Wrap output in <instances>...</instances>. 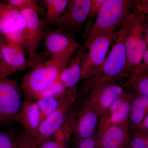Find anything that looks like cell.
<instances>
[{
    "instance_id": "6da1fadb",
    "label": "cell",
    "mask_w": 148,
    "mask_h": 148,
    "mask_svg": "<svg viewBox=\"0 0 148 148\" xmlns=\"http://www.w3.org/2000/svg\"><path fill=\"white\" fill-rule=\"evenodd\" d=\"M136 11L130 12L118 31L115 44L109 55L106 57L100 71L91 78L87 79L82 88L85 93H88L92 88L105 83L117 84V82L126 73L127 58L125 42L127 32Z\"/></svg>"
},
{
    "instance_id": "7a4b0ae2",
    "label": "cell",
    "mask_w": 148,
    "mask_h": 148,
    "mask_svg": "<svg viewBox=\"0 0 148 148\" xmlns=\"http://www.w3.org/2000/svg\"><path fill=\"white\" fill-rule=\"evenodd\" d=\"M68 61L57 59L41 61L32 68L22 79L21 88L25 101H36L43 92L59 79Z\"/></svg>"
},
{
    "instance_id": "3957f363",
    "label": "cell",
    "mask_w": 148,
    "mask_h": 148,
    "mask_svg": "<svg viewBox=\"0 0 148 148\" xmlns=\"http://www.w3.org/2000/svg\"><path fill=\"white\" fill-rule=\"evenodd\" d=\"M132 7L133 1L106 0L83 44L82 52L87 49L97 37L114 32L116 28L121 27L131 12Z\"/></svg>"
},
{
    "instance_id": "277c9868",
    "label": "cell",
    "mask_w": 148,
    "mask_h": 148,
    "mask_svg": "<svg viewBox=\"0 0 148 148\" xmlns=\"http://www.w3.org/2000/svg\"><path fill=\"white\" fill-rule=\"evenodd\" d=\"M78 95L76 86L66 90L58 98L57 107L41 123L36 144L38 147L50 140L66 121L73 108Z\"/></svg>"
},
{
    "instance_id": "5b68a950",
    "label": "cell",
    "mask_w": 148,
    "mask_h": 148,
    "mask_svg": "<svg viewBox=\"0 0 148 148\" xmlns=\"http://www.w3.org/2000/svg\"><path fill=\"white\" fill-rule=\"evenodd\" d=\"M136 11L125 42L126 73H130V75L141 64L148 48L145 36L147 15Z\"/></svg>"
},
{
    "instance_id": "8992f818",
    "label": "cell",
    "mask_w": 148,
    "mask_h": 148,
    "mask_svg": "<svg viewBox=\"0 0 148 148\" xmlns=\"http://www.w3.org/2000/svg\"><path fill=\"white\" fill-rule=\"evenodd\" d=\"M21 88L13 79H0V125L17 122L24 102Z\"/></svg>"
},
{
    "instance_id": "52a82bcc",
    "label": "cell",
    "mask_w": 148,
    "mask_h": 148,
    "mask_svg": "<svg viewBox=\"0 0 148 148\" xmlns=\"http://www.w3.org/2000/svg\"><path fill=\"white\" fill-rule=\"evenodd\" d=\"M118 32L101 35L90 43L87 53H84L82 65V78L88 79L95 75L102 68L109 47L115 40Z\"/></svg>"
},
{
    "instance_id": "ba28073f",
    "label": "cell",
    "mask_w": 148,
    "mask_h": 148,
    "mask_svg": "<svg viewBox=\"0 0 148 148\" xmlns=\"http://www.w3.org/2000/svg\"><path fill=\"white\" fill-rule=\"evenodd\" d=\"M26 26L20 10L8 2H0V35L6 41L24 47Z\"/></svg>"
},
{
    "instance_id": "9c48e42d",
    "label": "cell",
    "mask_w": 148,
    "mask_h": 148,
    "mask_svg": "<svg viewBox=\"0 0 148 148\" xmlns=\"http://www.w3.org/2000/svg\"><path fill=\"white\" fill-rule=\"evenodd\" d=\"M45 56L49 59L68 61L78 47L71 36L59 28L45 30L44 36Z\"/></svg>"
},
{
    "instance_id": "30bf717a",
    "label": "cell",
    "mask_w": 148,
    "mask_h": 148,
    "mask_svg": "<svg viewBox=\"0 0 148 148\" xmlns=\"http://www.w3.org/2000/svg\"><path fill=\"white\" fill-rule=\"evenodd\" d=\"M26 21L25 46L30 61H33L40 43L44 38L46 21L38 16V10L25 8L20 11Z\"/></svg>"
},
{
    "instance_id": "8fae6325",
    "label": "cell",
    "mask_w": 148,
    "mask_h": 148,
    "mask_svg": "<svg viewBox=\"0 0 148 148\" xmlns=\"http://www.w3.org/2000/svg\"><path fill=\"white\" fill-rule=\"evenodd\" d=\"M124 92L122 86L116 84H103L92 88L85 101L100 117Z\"/></svg>"
},
{
    "instance_id": "7c38bea8",
    "label": "cell",
    "mask_w": 148,
    "mask_h": 148,
    "mask_svg": "<svg viewBox=\"0 0 148 148\" xmlns=\"http://www.w3.org/2000/svg\"><path fill=\"white\" fill-rule=\"evenodd\" d=\"M133 94L125 92L100 116L98 123V138L113 125L128 119Z\"/></svg>"
},
{
    "instance_id": "4fadbf2b",
    "label": "cell",
    "mask_w": 148,
    "mask_h": 148,
    "mask_svg": "<svg viewBox=\"0 0 148 148\" xmlns=\"http://www.w3.org/2000/svg\"><path fill=\"white\" fill-rule=\"evenodd\" d=\"M100 117L84 101L77 111L74 122L73 134L76 141L93 135L98 129Z\"/></svg>"
},
{
    "instance_id": "5bb4252c",
    "label": "cell",
    "mask_w": 148,
    "mask_h": 148,
    "mask_svg": "<svg viewBox=\"0 0 148 148\" xmlns=\"http://www.w3.org/2000/svg\"><path fill=\"white\" fill-rule=\"evenodd\" d=\"M91 0H71L56 25L63 29H75L82 26L90 10Z\"/></svg>"
},
{
    "instance_id": "9a60e30c",
    "label": "cell",
    "mask_w": 148,
    "mask_h": 148,
    "mask_svg": "<svg viewBox=\"0 0 148 148\" xmlns=\"http://www.w3.org/2000/svg\"><path fill=\"white\" fill-rule=\"evenodd\" d=\"M128 119L106 130L98 139V148H131Z\"/></svg>"
},
{
    "instance_id": "2e32d148",
    "label": "cell",
    "mask_w": 148,
    "mask_h": 148,
    "mask_svg": "<svg viewBox=\"0 0 148 148\" xmlns=\"http://www.w3.org/2000/svg\"><path fill=\"white\" fill-rule=\"evenodd\" d=\"M17 122L21 124L24 131L36 143L41 123L40 110L36 101H24Z\"/></svg>"
},
{
    "instance_id": "e0dca14e",
    "label": "cell",
    "mask_w": 148,
    "mask_h": 148,
    "mask_svg": "<svg viewBox=\"0 0 148 148\" xmlns=\"http://www.w3.org/2000/svg\"><path fill=\"white\" fill-rule=\"evenodd\" d=\"M84 53L80 52L71 57L66 63L60 77V80L67 90L76 87L82 78V65Z\"/></svg>"
},
{
    "instance_id": "ac0fdd59",
    "label": "cell",
    "mask_w": 148,
    "mask_h": 148,
    "mask_svg": "<svg viewBox=\"0 0 148 148\" xmlns=\"http://www.w3.org/2000/svg\"><path fill=\"white\" fill-rule=\"evenodd\" d=\"M148 114V97L135 92L133 94L128 123L130 132L136 129Z\"/></svg>"
},
{
    "instance_id": "d6986e66",
    "label": "cell",
    "mask_w": 148,
    "mask_h": 148,
    "mask_svg": "<svg viewBox=\"0 0 148 148\" xmlns=\"http://www.w3.org/2000/svg\"><path fill=\"white\" fill-rule=\"evenodd\" d=\"M68 0H44L43 1L46 12V22L50 25L57 24L66 10Z\"/></svg>"
},
{
    "instance_id": "ffe728a7",
    "label": "cell",
    "mask_w": 148,
    "mask_h": 148,
    "mask_svg": "<svg viewBox=\"0 0 148 148\" xmlns=\"http://www.w3.org/2000/svg\"><path fill=\"white\" fill-rule=\"evenodd\" d=\"M36 102L39 109L41 121L46 118L56 109L58 103V98L53 96H47L39 98Z\"/></svg>"
},
{
    "instance_id": "44dd1931",
    "label": "cell",
    "mask_w": 148,
    "mask_h": 148,
    "mask_svg": "<svg viewBox=\"0 0 148 148\" xmlns=\"http://www.w3.org/2000/svg\"><path fill=\"white\" fill-rule=\"evenodd\" d=\"M123 86L132 89L136 93L148 97V73L140 76L131 82L127 83Z\"/></svg>"
},
{
    "instance_id": "7402d4cb",
    "label": "cell",
    "mask_w": 148,
    "mask_h": 148,
    "mask_svg": "<svg viewBox=\"0 0 148 148\" xmlns=\"http://www.w3.org/2000/svg\"><path fill=\"white\" fill-rule=\"evenodd\" d=\"M0 148H18L16 136L11 132L0 130Z\"/></svg>"
},
{
    "instance_id": "603a6c76",
    "label": "cell",
    "mask_w": 148,
    "mask_h": 148,
    "mask_svg": "<svg viewBox=\"0 0 148 148\" xmlns=\"http://www.w3.org/2000/svg\"><path fill=\"white\" fill-rule=\"evenodd\" d=\"M66 90L67 89L61 82L59 78V79L52 86L43 92L40 98L47 96H53L58 98L63 95Z\"/></svg>"
},
{
    "instance_id": "cb8c5ba5",
    "label": "cell",
    "mask_w": 148,
    "mask_h": 148,
    "mask_svg": "<svg viewBox=\"0 0 148 148\" xmlns=\"http://www.w3.org/2000/svg\"><path fill=\"white\" fill-rule=\"evenodd\" d=\"M147 73H148V47L144 54L141 64L130 75L129 81L127 83L131 82L138 77Z\"/></svg>"
},
{
    "instance_id": "d4e9b609",
    "label": "cell",
    "mask_w": 148,
    "mask_h": 148,
    "mask_svg": "<svg viewBox=\"0 0 148 148\" xmlns=\"http://www.w3.org/2000/svg\"><path fill=\"white\" fill-rule=\"evenodd\" d=\"M8 2L20 11L25 8H39L38 1L37 0H9Z\"/></svg>"
},
{
    "instance_id": "484cf974",
    "label": "cell",
    "mask_w": 148,
    "mask_h": 148,
    "mask_svg": "<svg viewBox=\"0 0 148 148\" xmlns=\"http://www.w3.org/2000/svg\"><path fill=\"white\" fill-rule=\"evenodd\" d=\"M130 145L131 148H147L145 134L138 131H131Z\"/></svg>"
},
{
    "instance_id": "4316f807",
    "label": "cell",
    "mask_w": 148,
    "mask_h": 148,
    "mask_svg": "<svg viewBox=\"0 0 148 148\" xmlns=\"http://www.w3.org/2000/svg\"><path fill=\"white\" fill-rule=\"evenodd\" d=\"M98 131H97L91 136L76 141L75 148H98Z\"/></svg>"
},
{
    "instance_id": "83f0119b",
    "label": "cell",
    "mask_w": 148,
    "mask_h": 148,
    "mask_svg": "<svg viewBox=\"0 0 148 148\" xmlns=\"http://www.w3.org/2000/svg\"><path fill=\"white\" fill-rule=\"evenodd\" d=\"M18 148H39L31 137L24 131L16 136Z\"/></svg>"
},
{
    "instance_id": "f1b7e54d",
    "label": "cell",
    "mask_w": 148,
    "mask_h": 148,
    "mask_svg": "<svg viewBox=\"0 0 148 148\" xmlns=\"http://www.w3.org/2000/svg\"><path fill=\"white\" fill-rule=\"evenodd\" d=\"M106 1V0H91L90 10L88 15L89 21L91 22L95 16H97Z\"/></svg>"
},
{
    "instance_id": "f546056e",
    "label": "cell",
    "mask_w": 148,
    "mask_h": 148,
    "mask_svg": "<svg viewBox=\"0 0 148 148\" xmlns=\"http://www.w3.org/2000/svg\"><path fill=\"white\" fill-rule=\"evenodd\" d=\"M133 7L139 12L148 16V0L133 1Z\"/></svg>"
},
{
    "instance_id": "4dcf8cb0",
    "label": "cell",
    "mask_w": 148,
    "mask_h": 148,
    "mask_svg": "<svg viewBox=\"0 0 148 148\" xmlns=\"http://www.w3.org/2000/svg\"><path fill=\"white\" fill-rule=\"evenodd\" d=\"M11 75L12 74L4 60L0 48V79L7 78Z\"/></svg>"
},
{
    "instance_id": "1f68e13d",
    "label": "cell",
    "mask_w": 148,
    "mask_h": 148,
    "mask_svg": "<svg viewBox=\"0 0 148 148\" xmlns=\"http://www.w3.org/2000/svg\"><path fill=\"white\" fill-rule=\"evenodd\" d=\"M133 131H139L143 133L148 134V114L140 125Z\"/></svg>"
},
{
    "instance_id": "d6a6232c",
    "label": "cell",
    "mask_w": 148,
    "mask_h": 148,
    "mask_svg": "<svg viewBox=\"0 0 148 148\" xmlns=\"http://www.w3.org/2000/svg\"><path fill=\"white\" fill-rule=\"evenodd\" d=\"M145 36L146 42L147 45L148 47V16L146 17L145 22Z\"/></svg>"
},
{
    "instance_id": "836d02e7",
    "label": "cell",
    "mask_w": 148,
    "mask_h": 148,
    "mask_svg": "<svg viewBox=\"0 0 148 148\" xmlns=\"http://www.w3.org/2000/svg\"><path fill=\"white\" fill-rule=\"evenodd\" d=\"M144 134H145V136L146 143H147V147L148 148V134H146V133H144Z\"/></svg>"
},
{
    "instance_id": "e575fe53",
    "label": "cell",
    "mask_w": 148,
    "mask_h": 148,
    "mask_svg": "<svg viewBox=\"0 0 148 148\" xmlns=\"http://www.w3.org/2000/svg\"><path fill=\"white\" fill-rule=\"evenodd\" d=\"M6 41H6L0 35V43L4 42Z\"/></svg>"
}]
</instances>
